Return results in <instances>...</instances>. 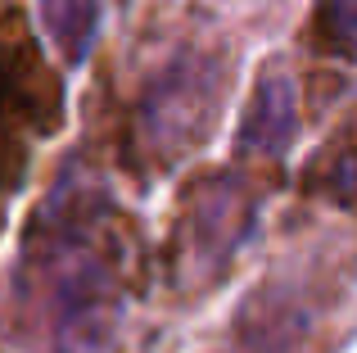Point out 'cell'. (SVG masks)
I'll list each match as a JSON object with an SVG mask.
<instances>
[{"label":"cell","mask_w":357,"mask_h":353,"mask_svg":"<svg viewBox=\"0 0 357 353\" xmlns=\"http://www.w3.org/2000/svg\"><path fill=\"white\" fill-rule=\"evenodd\" d=\"M321 18H326V32L344 50L357 54V0H321Z\"/></svg>","instance_id":"cell-5"},{"label":"cell","mask_w":357,"mask_h":353,"mask_svg":"<svg viewBox=\"0 0 357 353\" xmlns=\"http://www.w3.org/2000/svg\"><path fill=\"white\" fill-rule=\"evenodd\" d=\"M298 136V91L285 73H262L253 87V100L244 109V123L236 145L244 154H285Z\"/></svg>","instance_id":"cell-3"},{"label":"cell","mask_w":357,"mask_h":353,"mask_svg":"<svg viewBox=\"0 0 357 353\" xmlns=\"http://www.w3.org/2000/svg\"><path fill=\"white\" fill-rule=\"evenodd\" d=\"M227 100V63L204 50H176L136 105V132L149 154L176 163L213 136Z\"/></svg>","instance_id":"cell-1"},{"label":"cell","mask_w":357,"mask_h":353,"mask_svg":"<svg viewBox=\"0 0 357 353\" xmlns=\"http://www.w3.org/2000/svg\"><path fill=\"white\" fill-rule=\"evenodd\" d=\"M45 281L59 353H100L118 322V281L82 222H59L45 249Z\"/></svg>","instance_id":"cell-2"},{"label":"cell","mask_w":357,"mask_h":353,"mask_svg":"<svg viewBox=\"0 0 357 353\" xmlns=\"http://www.w3.org/2000/svg\"><path fill=\"white\" fill-rule=\"evenodd\" d=\"M41 23L54 50L68 68H82L96 50L100 23H105V0H41Z\"/></svg>","instance_id":"cell-4"}]
</instances>
